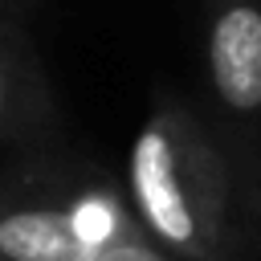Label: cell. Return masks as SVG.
<instances>
[{"instance_id": "1", "label": "cell", "mask_w": 261, "mask_h": 261, "mask_svg": "<svg viewBox=\"0 0 261 261\" xmlns=\"http://www.w3.org/2000/svg\"><path fill=\"white\" fill-rule=\"evenodd\" d=\"M126 200L139 228L188 261H224L228 167L179 102H155L126 159Z\"/></svg>"}, {"instance_id": "2", "label": "cell", "mask_w": 261, "mask_h": 261, "mask_svg": "<svg viewBox=\"0 0 261 261\" xmlns=\"http://www.w3.org/2000/svg\"><path fill=\"white\" fill-rule=\"evenodd\" d=\"M204 69L224 110H261V0H204Z\"/></svg>"}, {"instance_id": "3", "label": "cell", "mask_w": 261, "mask_h": 261, "mask_svg": "<svg viewBox=\"0 0 261 261\" xmlns=\"http://www.w3.org/2000/svg\"><path fill=\"white\" fill-rule=\"evenodd\" d=\"M106 245L90 241L73 208H8L0 212L4 261H98Z\"/></svg>"}, {"instance_id": "4", "label": "cell", "mask_w": 261, "mask_h": 261, "mask_svg": "<svg viewBox=\"0 0 261 261\" xmlns=\"http://www.w3.org/2000/svg\"><path fill=\"white\" fill-rule=\"evenodd\" d=\"M41 118H45V94L29 45L16 33L12 16L0 12V135H20Z\"/></svg>"}, {"instance_id": "5", "label": "cell", "mask_w": 261, "mask_h": 261, "mask_svg": "<svg viewBox=\"0 0 261 261\" xmlns=\"http://www.w3.org/2000/svg\"><path fill=\"white\" fill-rule=\"evenodd\" d=\"M98 261H167L159 249H155V241L147 237V232H139V237H130V241H118V245H110Z\"/></svg>"}, {"instance_id": "6", "label": "cell", "mask_w": 261, "mask_h": 261, "mask_svg": "<svg viewBox=\"0 0 261 261\" xmlns=\"http://www.w3.org/2000/svg\"><path fill=\"white\" fill-rule=\"evenodd\" d=\"M0 12H4V0H0Z\"/></svg>"}]
</instances>
